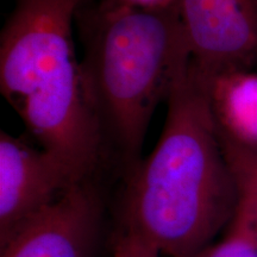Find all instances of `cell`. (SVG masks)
I'll return each mask as SVG.
<instances>
[{"instance_id": "30bf717a", "label": "cell", "mask_w": 257, "mask_h": 257, "mask_svg": "<svg viewBox=\"0 0 257 257\" xmlns=\"http://www.w3.org/2000/svg\"><path fill=\"white\" fill-rule=\"evenodd\" d=\"M110 257H162L150 244L136 234L115 226L112 232Z\"/></svg>"}, {"instance_id": "3957f363", "label": "cell", "mask_w": 257, "mask_h": 257, "mask_svg": "<svg viewBox=\"0 0 257 257\" xmlns=\"http://www.w3.org/2000/svg\"><path fill=\"white\" fill-rule=\"evenodd\" d=\"M89 0H15L0 32V91L42 149L79 180L107 161L74 38Z\"/></svg>"}, {"instance_id": "9c48e42d", "label": "cell", "mask_w": 257, "mask_h": 257, "mask_svg": "<svg viewBox=\"0 0 257 257\" xmlns=\"http://www.w3.org/2000/svg\"><path fill=\"white\" fill-rule=\"evenodd\" d=\"M232 168L239 189V199L249 208L257 233V157L225 156Z\"/></svg>"}, {"instance_id": "ba28073f", "label": "cell", "mask_w": 257, "mask_h": 257, "mask_svg": "<svg viewBox=\"0 0 257 257\" xmlns=\"http://www.w3.org/2000/svg\"><path fill=\"white\" fill-rule=\"evenodd\" d=\"M200 257H257V233L249 208L240 199L223 238Z\"/></svg>"}, {"instance_id": "52a82bcc", "label": "cell", "mask_w": 257, "mask_h": 257, "mask_svg": "<svg viewBox=\"0 0 257 257\" xmlns=\"http://www.w3.org/2000/svg\"><path fill=\"white\" fill-rule=\"evenodd\" d=\"M197 72L225 155L257 157V69Z\"/></svg>"}, {"instance_id": "277c9868", "label": "cell", "mask_w": 257, "mask_h": 257, "mask_svg": "<svg viewBox=\"0 0 257 257\" xmlns=\"http://www.w3.org/2000/svg\"><path fill=\"white\" fill-rule=\"evenodd\" d=\"M112 232L100 186L87 179L25 225L0 248V257H101Z\"/></svg>"}, {"instance_id": "5b68a950", "label": "cell", "mask_w": 257, "mask_h": 257, "mask_svg": "<svg viewBox=\"0 0 257 257\" xmlns=\"http://www.w3.org/2000/svg\"><path fill=\"white\" fill-rule=\"evenodd\" d=\"M81 181L53 154L0 131V248Z\"/></svg>"}, {"instance_id": "8992f818", "label": "cell", "mask_w": 257, "mask_h": 257, "mask_svg": "<svg viewBox=\"0 0 257 257\" xmlns=\"http://www.w3.org/2000/svg\"><path fill=\"white\" fill-rule=\"evenodd\" d=\"M179 6L199 72L257 69V0H180Z\"/></svg>"}, {"instance_id": "6da1fadb", "label": "cell", "mask_w": 257, "mask_h": 257, "mask_svg": "<svg viewBox=\"0 0 257 257\" xmlns=\"http://www.w3.org/2000/svg\"><path fill=\"white\" fill-rule=\"evenodd\" d=\"M166 102L159 142L124 174L117 226L162 257H200L234 217L238 184L192 61Z\"/></svg>"}, {"instance_id": "8fae6325", "label": "cell", "mask_w": 257, "mask_h": 257, "mask_svg": "<svg viewBox=\"0 0 257 257\" xmlns=\"http://www.w3.org/2000/svg\"><path fill=\"white\" fill-rule=\"evenodd\" d=\"M125 2L130 3V4L141 6L144 9H168L172 6L178 5L180 0H125Z\"/></svg>"}, {"instance_id": "7a4b0ae2", "label": "cell", "mask_w": 257, "mask_h": 257, "mask_svg": "<svg viewBox=\"0 0 257 257\" xmlns=\"http://www.w3.org/2000/svg\"><path fill=\"white\" fill-rule=\"evenodd\" d=\"M75 30L83 87L107 160L113 156L125 174L142 160L154 112L192 61L180 6L89 0L76 12Z\"/></svg>"}]
</instances>
